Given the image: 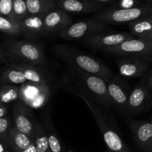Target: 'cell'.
I'll use <instances>...</instances> for the list:
<instances>
[{
    "label": "cell",
    "mask_w": 152,
    "mask_h": 152,
    "mask_svg": "<svg viewBox=\"0 0 152 152\" xmlns=\"http://www.w3.org/2000/svg\"><path fill=\"white\" fill-rule=\"evenodd\" d=\"M59 86L77 96H85L103 108H113L107 80L99 76L67 65Z\"/></svg>",
    "instance_id": "cell-1"
},
{
    "label": "cell",
    "mask_w": 152,
    "mask_h": 152,
    "mask_svg": "<svg viewBox=\"0 0 152 152\" xmlns=\"http://www.w3.org/2000/svg\"><path fill=\"white\" fill-rule=\"evenodd\" d=\"M0 62L3 65L45 66L47 59L42 45L36 41L9 39L0 45Z\"/></svg>",
    "instance_id": "cell-2"
},
{
    "label": "cell",
    "mask_w": 152,
    "mask_h": 152,
    "mask_svg": "<svg viewBox=\"0 0 152 152\" xmlns=\"http://www.w3.org/2000/svg\"><path fill=\"white\" fill-rule=\"evenodd\" d=\"M50 50L57 59L65 62L67 65L96 74L105 80H108L114 75L111 69L100 60L70 45H56Z\"/></svg>",
    "instance_id": "cell-3"
},
{
    "label": "cell",
    "mask_w": 152,
    "mask_h": 152,
    "mask_svg": "<svg viewBox=\"0 0 152 152\" xmlns=\"http://www.w3.org/2000/svg\"><path fill=\"white\" fill-rule=\"evenodd\" d=\"M54 77L45 66L29 65H4L1 68L0 84L22 85L25 83L53 84Z\"/></svg>",
    "instance_id": "cell-4"
},
{
    "label": "cell",
    "mask_w": 152,
    "mask_h": 152,
    "mask_svg": "<svg viewBox=\"0 0 152 152\" xmlns=\"http://www.w3.org/2000/svg\"><path fill=\"white\" fill-rule=\"evenodd\" d=\"M79 97L84 101L90 110L108 149L112 152H131L117 132L115 123L113 121L114 118L110 117L105 108L83 96Z\"/></svg>",
    "instance_id": "cell-5"
},
{
    "label": "cell",
    "mask_w": 152,
    "mask_h": 152,
    "mask_svg": "<svg viewBox=\"0 0 152 152\" xmlns=\"http://www.w3.org/2000/svg\"><path fill=\"white\" fill-rule=\"evenodd\" d=\"M152 16V3L140 4L130 8L105 9L98 12L94 17L108 24H130L135 21Z\"/></svg>",
    "instance_id": "cell-6"
},
{
    "label": "cell",
    "mask_w": 152,
    "mask_h": 152,
    "mask_svg": "<svg viewBox=\"0 0 152 152\" xmlns=\"http://www.w3.org/2000/svg\"><path fill=\"white\" fill-rule=\"evenodd\" d=\"M102 51L119 57L140 58L151 62L152 41L134 37L114 47L102 49Z\"/></svg>",
    "instance_id": "cell-7"
},
{
    "label": "cell",
    "mask_w": 152,
    "mask_h": 152,
    "mask_svg": "<svg viewBox=\"0 0 152 152\" xmlns=\"http://www.w3.org/2000/svg\"><path fill=\"white\" fill-rule=\"evenodd\" d=\"M108 24L95 19H86L74 22L59 34L65 40H83L107 31Z\"/></svg>",
    "instance_id": "cell-8"
},
{
    "label": "cell",
    "mask_w": 152,
    "mask_h": 152,
    "mask_svg": "<svg viewBox=\"0 0 152 152\" xmlns=\"http://www.w3.org/2000/svg\"><path fill=\"white\" fill-rule=\"evenodd\" d=\"M52 94L48 83H25L20 85V99L32 109H40L48 105Z\"/></svg>",
    "instance_id": "cell-9"
},
{
    "label": "cell",
    "mask_w": 152,
    "mask_h": 152,
    "mask_svg": "<svg viewBox=\"0 0 152 152\" xmlns=\"http://www.w3.org/2000/svg\"><path fill=\"white\" fill-rule=\"evenodd\" d=\"M11 117L16 129L31 137L34 141L38 120L32 108L19 99L13 102Z\"/></svg>",
    "instance_id": "cell-10"
},
{
    "label": "cell",
    "mask_w": 152,
    "mask_h": 152,
    "mask_svg": "<svg viewBox=\"0 0 152 152\" xmlns=\"http://www.w3.org/2000/svg\"><path fill=\"white\" fill-rule=\"evenodd\" d=\"M108 91L113 103V107L123 115H126L127 104L131 88L125 78L120 75L114 74L107 80Z\"/></svg>",
    "instance_id": "cell-11"
},
{
    "label": "cell",
    "mask_w": 152,
    "mask_h": 152,
    "mask_svg": "<svg viewBox=\"0 0 152 152\" xmlns=\"http://www.w3.org/2000/svg\"><path fill=\"white\" fill-rule=\"evenodd\" d=\"M132 38H134V37L131 33H108L104 31L93 37L83 39L82 44L94 50H102L104 48L118 45Z\"/></svg>",
    "instance_id": "cell-12"
},
{
    "label": "cell",
    "mask_w": 152,
    "mask_h": 152,
    "mask_svg": "<svg viewBox=\"0 0 152 152\" xmlns=\"http://www.w3.org/2000/svg\"><path fill=\"white\" fill-rule=\"evenodd\" d=\"M152 106V96L144 83L132 88L127 104L126 115H136L144 112Z\"/></svg>",
    "instance_id": "cell-13"
},
{
    "label": "cell",
    "mask_w": 152,
    "mask_h": 152,
    "mask_svg": "<svg viewBox=\"0 0 152 152\" xmlns=\"http://www.w3.org/2000/svg\"><path fill=\"white\" fill-rule=\"evenodd\" d=\"M150 62L140 58L120 57L116 64L119 75L125 79H134L145 75L150 67Z\"/></svg>",
    "instance_id": "cell-14"
},
{
    "label": "cell",
    "mask_w": 152,
    "mask_h": 152,
    "mask_svg": "<svg viewBox=\"0 0 152 152\" xmlns=\"http://www.w3.org/2000/svg\"><path fill=\"white\" fill-rule=\"evenodd\" d=\"M73 24V19L68 13L55 7L45 16L44 26L45 37L50 34H59Z\"/></svg>",
    "instance_id": "cell-15"
},
{
    "label": "cell",
    "mask_w": 152,
    "mask_h": 152,
    "mask_svg": "<svg viewBox=\"0 0 152 152\" xmlns=\"http://www.w3.org/2000/svg\"><path fill=\"white\" fill-rule=\"evenodd\" d=\"M126 123L141 149L152 152V122L127 118Z\"/></svg>",
    "instance_id": "cell-16"
},
{
    "label": "cell",
    "mask_w": 152,
    "mask_h": 152,
    "mask_svg": "<svg viewBox=\"0 0 152 152\" xmlns=\"http://www.w3.org/2000/svg\"><path fill=\"white\" fill-rule=\"evenodd\" d=\"M45 15H30L20 21L22 36L26 39L36 41L45 37L44 19Z\"/></svg>",
    "instance_id": "cell-17"
},
{
    "label": "cell",
    "mask_w": 152,
    "mask_h": 152,
    "mask_svg": "<svg viewBox=\"0 0 152 152\" xmlns=\"http://www.w3.org/2000/svg\"><path fill=\"white\" fill-rule=\"evenodd\" d=\"M56 7L67 13H89L102 10L103 5L89 0H55Z\"/></svg>",
    "instance_id": "cell-18"
},
{
    "label": "cell",
    "mask_w": 152,
    "mask_h": 152,
    "mask_svg": "<svg viewBox=\"0 0 152 152\" xmlns=\"http://www.w3.org/2000/svg\"><path fill=\"white\" fill-rule=\"evenodd\" d=\"M41 121L43 129L48 137L49 146L51 152H63L58 135L50 117V108H46L41 114Z\"/></svg>",
    "instance_id": "cell-19"
},
{
    "label": "cell",
    "mask_w": 152,
    "mask_h": 152,
    "mask_svg": "<svg viewBox=\"0 0 152 152\" xmlns=\"http://www.w3.org/2000/svg\"><path fill=\"white\" fill-rule=\"evenodd\" d=\"M7 142L9 146H10V148H13L15 151L22 152L31 145L34 141L31 137L18 130L13 124L9 132Z\"/></svg>",
    "instance_id": "cell-20"
},
{
    "label": "cell",
    "mask_w": 152,
    "mask_h": 152,
    "mask_svg": "<svg viewBox=\"0 0 152 152\" xmlns=\"http://www.w3.org/2000/svg\"><path fill=\"white\" fill-rule=\"evenodd\" d=\"M28 14L45 15L56 7L55 0H26Z\"/></svg>",
    "instance_id": "cell-21"
},
{
    "label": "cell",
    "mask_w": 152,
    "mask_h": 152,
    "mask_svg": "<svg viewBox=\"0 0 152 152\" xmlns=\"http://www.w3.org/2000/svg\"><path fill=\"white\" fill-rule=\"evenodd\" d=\"M0 31L5 35L11 37L22 36L20 22L16 19L0 16Z\"/></svg>",
    "instance_id": "cell-22"
},
{
    "label": "cell",
    "mask_w": 152,
    "mask_h": 152,
    "mask_svg": "<svg viewBox=\"0 0 152 152\" xmlns=\"http://www.w3.org/2000/svg\"><path fill=\"white\" fill-rule=\"evenodd\" d=\"M20 99V86L13 84L1 85L0 88L1 103L8 104L15 102Z\"/></svg>",
    "instance_id": "cell-23"
},
{
    "label": "cell",
    "mask_w": 152,
    "mask_h": 152,
    "mask_svg": "<svg viewBox=\"0 0 152 152\" xmlns=\"http://www.w3.org/2000/svg\"><path fill=\"white\" fill-rule=\"evenodd\" d=\"M129 25L131 34L134 37L138 38L142 34L152 31V16L135 21Z\"/></svg>",
    "instance_id": "cell-24"
},
{
    "label": "cell",
    "mask_w": 152,
    "mask_h": 152,
    "mask_svg": "<svg viewBox=\"0 0 152 152\" xmlns=\"http://www.w3.org/2000/svg\"><path fill=\"white\" fill-rule=\"evenodd\" d=\"M34 142L37 148V152H51L47 135L43 129L42 124L39 120L37 122Z\"/></svg>",
    "instance_id": "cell-25"
},
{
    "label": "cell",
    "mask_w": 152,
    "mask_h": 152,
    "mask_svg": "<svg viewBox=\"0 0 152 152\" xmlns=\"http://www.w3.org/2000/svg\"><path fill=\"white\" fill-rule=\"evenodd\" d=\"M13 124L14 123L13 119L10 114L0 118V140L8 143L7 139H8L9 132Z\"/></svg>",
    "instance_id": "cell-26"
},
{
    "label": "cell",
    "mask_w": 152,
    "mask_h": 152,
    "mask_svg": "<svg viewBox=\"0 0 152 152\" xmlns=\"http://www.w3.org/2000/svg\"><path fill=\"white\" fill-rule=\"evenodd\" d=\"M28 15L26 0H13L14 19L20 22Z\"/></svg>",
    "instance_id": "cell-27"
},
{
    "label": "cell",
    "mask_w": 152,
    "mask_h": 152,
    "mask_svg": "<svg viewBox=\"0 0 152 152\" xmlns=\"http://www.w3.org/2000/svg\"><path fill=\"white\" fill-rule=\"evenodd\" d=\"M0 16L14 19L13 0H0Z\"/></svg>",
    "instance_id": "cell-28"
},
{
    "label": "cell",
    "mask_w": 152,
    "mask_h": 152,
    "mask_svg": "<svg viewBox=\"0 0 152 152\" xmlns=\"http://www.w3.org/2000/svg\"><path fill=\"white\" fill-rule=\"evenodd\" d=\"M140 4L137 0H120L118 3L117 7H114L115 8H130V7H137Z\"/></svg>",
    "instance_id": "cell-29"
},
{
    "label": "cell",
    "mask_w": 152,
    "mask_h": 152,
    "mask_svg": "<svg viewBox=\"0 0 152 152\" xmlns=\"http://www.w3.org/2000/svg\"><path fill=\"white\" fill-rule=\"evenodd\" d=\"M144 84L145 85L147 89H148V91L150 92L152 96V69L147 76L146 79H145V82H144Z\"/></svg>",
    "instance_id": "cell-30"
},
{
    "label": "cell",
    "mask_w": 152,
    "mask_h": 152,
    "mask_svg": "<svg viewBox=\"0 0 152 152\" xmlns=\"http://www.w3.org/2000/svg\"><path fill=\"white\" fill-rule=\"evenodd\" d=\"M9 114L8 105L6 104L0 103V118Z\"/></svg>",
    "instance_id": "cell-31"
},
{
    "label": "cell",
    "mask_w": 152,
    "mask_h": 152,
    "mask_svg": "<svg viewBox=\"0 0 152 152\" xmlns=\"http://www.w3.org/2000/svg\"><path fill=\"white\" fill-rule=\"evenodd\" d=\"M140 39H142L145 40H148V41H152V31H150V32L146 33L145 34H142L140 37H138Z\"/></svg>",
    "instance_id": "cell-32"
},
{
    "label": "cell",
    "mask_w": 152,
    "mask_h": 152,
    "mask_svg": "<svg viewBox=\"0 0 152 152\" xmlns=\"http://www.w3.org/2000/svg\"><path fill=\"white\" fill-rule=\"evenodd\" d=\"M22 152H37V148H36L35 142H33L31 145H29L28 148H25Z\"/></svg>",
    "instance_id": "cell-33"
},
{
    "label": "cell",
    "mask_w": 152,
    "mask_h": 152,
    "mask_svg": "<svg viewBox=\"0 0 152 152\" xmlns=\"http://www.w3.org/2000/svg\"><path fill=\"white\" fill-rule=\"evenodd\" d=\"M89 1H93V2H95V3H97V4H102V5H104V4L113 2L114 0H89Z\"/></svg>",
    "instance_id": "cell-34"
},
{
    "label": "cell",
    "mask_w": 152,
    "mask_h": 152,
    "mask_svg": "<svg viewBox=\"0 0 152 152\" xmlns=\"http://www.w3.org/2000/svg\"><path fill=\"white\" fill-rule=\"evenodd\" d=\"M142 1H147V2H148V3H152V0H142Z\"/></svg>",
    "instance_id": "cell-35"
},
{
    "label": "cell",
    "mask_w": 152,
    "mask_h": 152,
    "mask_svg": "<svg viewBox=\"0 0 152 152\" xmlns=\"http://www.w3.org/2000/svg\"><path fill=\"white\" fill-rule=\"evenodd\" d=\"M108 152H112V151H110V150L108 149Z\"/></svg>",
    "instance_id": "cell-36"
},
{
    "label": "cell",
    "mask_w": 152,
    "mask_h": 152,
    "mask_svg": "<svg viewBox=\"0 0 152 152\" xmlns=\"http://www.w3.org/2000/svg\"><path fill=\"white\" fill-rule=\"evenodd\" d=\"M151 122H152V118H151Z\"/></svg>",
    "instance_id": "cell-37"
}]
</instances>
